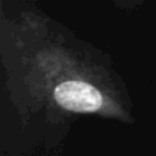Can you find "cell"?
Returning a JSON list of instances; mask_svg holds the SVG:
<instances>
[{
  "instance_id": "1",
  "label": "cell",
  "mask_w": 156,
  "mask_h": 156,
  "mask_svg": "<svg viewBox=\"0 0 156 156\" xmlns=\"http://www.w3.org/2000/svg\"><path fill=\"white\" fill-rule=\"evenodd\" d=\"M55 103L69 112L94 113L104 104L103 94L90 83L80 80H67L54 89Z\"/></svg>"
}]
</instances>
